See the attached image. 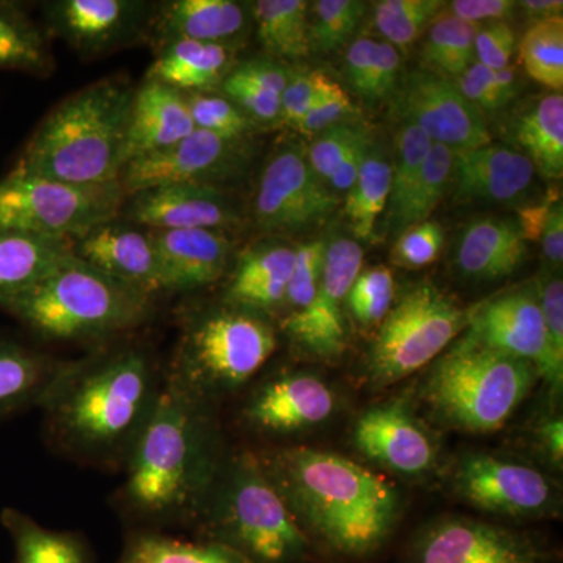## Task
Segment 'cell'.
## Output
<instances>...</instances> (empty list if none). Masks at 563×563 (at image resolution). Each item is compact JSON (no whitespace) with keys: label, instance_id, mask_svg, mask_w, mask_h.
I'll return each instance as SVG.
<instances>
[{"label":"cell","instance_id":"1","mask_svg":"<svg viewBox=\"0 0 563 563\" xmlns=\"http://www.w3.org/2000/svg\"><path fill=\"white\" fill-rule=\"evenodd\" d=\"M165 372L141 343L66 362L40 409L47 442L70 461L122 472L161 396Z\"/></svg>","mask_w":563,"mask_h":563},{"label":"cell","instance_id":"2","mask_svg":"<svg viewBox=\"0 0 563 563\" xmlns=\"http://www.w3.org/2000/svg\"><path fill=\"white\" fill-rule=\"evenodd\" d=\"M217 407L172 380L122 466L114 507L131 529L165 531L195 526L224 461Z\"/></svg>","mask_w":563,"mask_h":563},{"label":"cell","instance_id":"3","mask_svg":"<svg viewBox=\"0 0 563 563\" xmlns=\"http://www.w3.org/2000/svg\"><path fill=\"white\" fill-rule=\"evenodd\" d=\"M257 455L314 553L332 563L368 562L390 542L401 518V495L385 477L314 448Z\"/></svg>","mask_w":563,"mask_h":563},{"label":"cell","instance_id":"4","mask_svg":"<svg viewBox=\"0 0 563 563\" xmlns=\"http://www.w3.org/2000/svg\"><path fill=\"white\" fill-rule=\"evenodd\" d=\"M135 90L128 76L114 74L63 99L40 122L13 168L76 185L120 181Z\"/></svg>","mask_w":563,"mask_h":563},{"label":"cell","instance_id":"5","mask_svg":"<svg viewBox=\"0 0 563 563\" xmlns=\"http://www.w3.org/2000/svg\"><path fill=\"white\" fill-rule=\"evenodd\" d=\"M191 529L250 563H309L314 554L251 450L225 453Z\"/></svg>","mask_w":563,"mask_h":563},{"label":"cell","instance_id":"6","mask_svg":"<svg viewBox=\"0 0 563 563\" xmlns=\"http://www.w3.org/2000/svg\"><path fill=\"white\" fill-rule=\"evenodd\" d=\"M155 299L69 255L0 309L49 342H110L150 320Z\"/></svg>","mask_w":563,"mask_h":563},{"label":"cell","instance_id":"7","mask_svg":"<svg viewBox=\"0 0 563 563\" xmlns=\"http://www.w3.org/2000/svg\"><path fill=\"white\" fill-rule=\"evenodd\" d=\"M539 379L531 363L463 335L433 362L421 396L440 424L466 433L499 431Z\"/></svg>","mask_w":563,"mask_h":563},{"label":"cell","instance_id":"8","mask_svg":"<svg viewBox=\"0 0 563 563\" xmlns=\"http://www.w3.org/2000/svg\"><path fill=\"white\" fill-rule=\"evenodd\" d=\"M277 347L269 318L222 302L187 314L166 379L217 407L250 383Z\"/></svg>","mask_w":563,"mask_h":563},{"label":"cell","instance_id":"9","mask_svg":"<svg viewBox=\"0 0 563 563\" xmlns=\"http://www.w3.org/2000/svg\"><path fill=\"white\" fill-rule=\"evenodd\" d=\"M468 325V312L431 282L404 291L374 336L366 374L388 387L435 361Z\"/></svg>","mask_w":563,"mask_h":563},{"label":"cell","instance_id":"10","mask_svg":"<svg viewBox=\"0 0 563 563\" xmlns=\"http://www.w3.org/2000/svg\"><path fill=\"white\" fill-rule=\"evenodd\" d=\"M121 181L76 185L13 168L0 177V229L74 240L120 218Z\"/></svg>","mask_w":563,"mask_h":563},{"label":"cell","instance_id":"11","mask_svg":"<svg viewBox=\"0 0 563 563\" xmlns=\"http://www.w3.org/2000/svg\"><path fill=\"white\" fill-rule=\"evenodd\" d=\"M450 487L459 501L506 520H543L561 515L558 484L537 466L506 455L481 451L459 455Z\"/></svg>","mask_w":563,"mask_h":563},{"label":"cell","instance_id":"12","mask_svg":"<svg viewBox=\"0 0 563 563\" xmlns=\"http://www.w3.org/2000/svg\"><path fill=\"white\" fill-rule=\"evenodd\" d=\"M543 537L498 523L443 515L413 533L402 563H558Z\"/></svg>","mask_w":563,"mask_h":563},{"label":"cell","instance_id":"13","mask_svg":"<svg viewBox=\"0 0 563 563\" xmlns=\"http://www.w3.org/2000/svg\"><path fill=\"white\" fill-rule=\"evenodd\" d=\"M336 206L339 199L313 173L306 150L290 143L263 166L252 214L263 233L287 235L321 225Z\"/></svg>","mask_w":563,"mask_h":563},{"label":"cell","instance_id":"14","mask_svg":"<svg viewBox=\"0 0 563 563\" xmlns=\"http://www.w3.org/2000/svg\"><path fill=\"white\" fill-rule=\"evenodd\" d=\"M251 139L233 140L195 129L168 150L136 158L122 169L125 195L162 185L221 187L242 177L252 161Z\"/></svg>","mask_w":563,"mask_h":563},{"label":"cell","instance_id":"15","mask_svg":"<svg viewBox=\"0 0 563 563\" xmlns=\"http://www.w3.org/2000/svg\"><path fill=\"white\" fill-rule=\"evenodd\" d=\"M362 265L361 244L344 236L328 242L313 301L302 312L287 314L280 322L282 332L296 350L328 362L343 354L347 346L344 306Z\"/></svg>","mask_w":563,"mask_h":563},{"label":"cell","instance_id":"16","mask_svg":"<svg viewBox=\"0 0 563 563\" xmlns=\"http://www.w3.org/2000/svg\"><path fill=\"white\" fill-rule=\"evenodd\" d=\"M393 103L402 122L420 128L433 144L461 152L492 143L485 114L454 81L433 70L404 74L393 91Z\"/></svg>","mask_w":563,"mask_h":563},{"label":"cell","instance_id":"17","mask_svg":"<svg viewBox=\"0 0 563 563\" xmlns=\"http://www.w3.org/2000/svg\"><path fill=\"white\" fill-rule=\"evenodd\" d=\"M154 7L140 0H51L41 10L47 35L92 60L150 41Z\"/></svg>","mask_w":563,"mask_h":563},{"label":"cell","instance_id":"18","mask_svg":"<svg viewBox=\"0 0 563 563\" xmlns=\"http://www.w3.org/2000/svg\"><path fill=\"white\" fill-rule=\"evenodd\" d=\"M465 335L484 346L531 363L554 396L563 377L555 373L536 285L504 292L468 310Z\"/></svg>","mask_w":563,"mask_h":563},{"label":"cell","instance_id":"19","mask_svg":"<svg viewBox=\"0 0 563 563\" xmlns=\"http://www.w3.org/2000/svg\"><path fill=\"white\" fill-rule=\"evenodd\" d=\"M336 396L317 374H276L251 391L242 407V421L265 437H291L318 428L332 417Z\"/></svg>","mask_w":563,"mask_h":563},{"label":"cell","instance_id":"20","mask_svg":"<svg viewBox=\"0 0 563 563\" xmlns=\"http://www.w3.org/2000/svg\"><path fill=\"white\" fill-rule=\"evenodd\" d=\"M352 446L380 468L421 477L437 463V444L402 399L377 404L354 422Z\"/></svg>","mask_w":563,"mask_h":563},{"label":"cell","instance_id":"21","mask_svg":"<svg viewBox=\"0 0 563 563\" xmlns=\"http://www.w3.org/2000/svg\"><path fill=\"white\" fill-rule=\"evenodd\" d=\"M120 218L151 231L228 232L242 222L229 192L210 185H162L129 195Z\"/></svg>","mask_w":563,"mask_h":563},{"label":"cell","instance_id":"22","mask_svg":"<svg viewBox=\"0 0 563 563\" xmlns=\"http://www.w3.org/2000/svg\"><path fill=\"white\" fill-rule=\"evenodd\" d=\"M73 254L152 299L166 295L151 229L117 218L74 240Z\"/></svg>","mask_w":563,"mask_h":563},{"label":"cell","instance_id":"23","mask_svg":"<svg viewBox=\"0 0 563 563\" xmlns=\"http://www.w3.org/2000/svg\"><path fill=\"white\" fill-rule=\"evenodd\" d=\"M536 168L520 151L484 144L455 152L453 187L457 201L525 206Z\"/></svg>","mask_w":563,"mask_h":563},{"label":"cell","instance_id":"24","mask_svg":"<svg viewBox=\"0 0 563 563\" xmlns=\"http://www.w3.org/2000/svg\"><path fill=\"white\" fill-rule=\"evenodd\" d=\"M161 261L166 292L202 290L222 279L231 261L228 232L152 231Z\"/></svg>","mask_w":563,"mask_h":563},{"label":"cell","instance_id":"25","mask_svg":"<svg viewBox=\"0 0 563 563\" xmlns=\"http://www.w3.org/2000/svg\"><path fill=\"white\" fill-rule=\"evenodd\" d=\"M250 24V7L233 0H169L154 7L150 41L155 47L174 40L232 47Z\"/></svg>","mask_w":563,"mask_h":563},{"label":"cell","instance_id":"26","mask_svg":"<svg viewBox=\"0 0 563 563\" xmlns=\"http://www.w3.org/2000/svg\"><path fill=\"white\" fill-rule=\"evenodd\" d=\"M195 131L184 92L158 81L144 79L133 95L124 166L136 158L168 150Z\"/></svg>","mask_w":563,"mask_h":563},{"label":"cell","instance_id":"27","mask_svg":"<svg viewBox=\"0 0 563 563\" xmlns=\"http://www.w3.org/2000/svg\"><path fill=\"white\" fill-rule=\"evenodd\" d=\"M296 247L280 242L255 244L239 255L222 302L269 318L285 309Z\"/></svg>","mask_w":563,"mask_h":563},{"label":"cell","instance_id":"28","mask_svg":"<svg viewBox=\"0 0 563 563\" xmlns=\"http://www.w3.org/2000/svg\"><path fill=\"white\" fill-rule=\"evenodd\" d=\"M526 258L528 243L512 218H481L470 222L455 243V268L470 280L512 276Z\"/></svg>","mask_w":563,"mask_h":563},{"label":"cell","instance_id":"29","mask_svg":"<svg viewBox=\"0 0 563 563\" xmlns=\"http://www.w3.org/2000/svg\"><path fill=\"white\" fill-rule=\"evenodd\" d=\"M235 65L232 47L174 40L155 47L146 79L180 92L218 91Z\"/></svg>","mask_w":563,"mask_h":563},{"label":"cell","instance_id":"30","mask_svg":"<svg viewBox=\"0 0 563 563\" xmlns=\"http://www.w3.org/2000/svg\"><path fill=\"white\" fill-rule=\"evenodd\" d=\"M66 362L0 339V421L40 407Z\"/></svg>","mask_w":563,"mask_h":563},{"label":"cell","instance_id":"31","mask_svg":"<svg viewBox=\"0 0 563 563\" xmlns=\"http://www.w3.org/2000/svg\"><path fill=\"white\" fill-rule=\"evenodd\" d=\"M73 255V242L0 229V307Z\"/></svg>","mask_w":563,"mask_h":563},{"label":"cell","instance_id":"32","mask_svg":"<svg viewBox=\"0 0 563 563\" xmlns=\"http://www.w3.org/2000/svg\"><path fill=\"white\" fill-rule=\"evenodd\" d=\"M514 136L521 154L536 172L551 180L563 174V96L562 92L542 96L526 107L514 122Z\"/></svg>","mask_w":563,"mask_h":563},{"label":"cell","instance_id":"33","mask_svg":"<svg viewBox=\"0 0 563 563\" xmlns=\"http://www.w3.org/2000/svg\"><path fill=\"white\" fill-rule=\"evenodd\" d=\"M3 528L14 544V563H95L91 544L79 532L44 528L31 515L3 509Z\"/></svg>","mask_w":563,"mask_h":563},{"label":"cell","instance_id":"34","mask_svg":"<svg viewBox=\"0 0 563 563\" xmlns=\"http://www.w3.org/2000/svg\"><path fill=\"white\" fill-rule=\"evenodd\" d=\"M0 70L35 77H47L55 70L49 35L24 5L11 0H0Z\"/></svg>","mask_w":563,"mask_h":563},{"label":"cell","instance_id":"35","mask_svg":"<svg viewBox=\"0 0 563 563\" xmlns=\"http://www.w3.org/2000/svg\"><path fill=\"white\" fill-rule=\"evenodd\" d=\"M310 3L306 0H258L250 7L263 49L274 60H301L312 51Z\"/></svg>","mask_w":563,"mask_h":563},{"label":"cell","instance_id":"36","mask_svg":"<svg viewBox=\"0 0 563 563\" xmlns=\"http://www.w3.org/2000/svg\"><path fill=\"white\" fill-rule=\"evenodd\" d=\"M117 563H250L209 540H185L165 531L131 529Z\"/></svg>","mask_w":563,"mask_h":563},{"label":"cell","instance_id":"37","mask_svg":"<svg viewBox=\"0 0 563 563\" xmlns=\"http://www.w3.org/2000/svg\"><path fill=\"white\" fill-rule=\"evenodd\" d=\"M390 185L391 163L383 147L373 143L366 152L357 179L344 199V214L357 239H373L377 220L387 210Z\"/></svg>","mask_w":563,"mask_h":563},{"label":"cell","instance_id":"38","mask_svg":"<svg viewBox=\"0 0 563 563\" xmlns=\"http://www.w3.org/2000/svg\"><path fill=\"white\" fill-rule=\"evenodd\" d=\"M454 161L453 150L442 144H433L401 214L388 231L391 235L399 236L406 229L431 218L433 210L453 185Z\"/></svg>","mask_w":563,"mask_h":563},{"label":"cell","instance_id":"39","mask_svg":"<svg viewBox=\"0 0 563 563\" xmlns=\"http://www.w3.org/2000/svg\"><path fill=\"white\" fill-rule=\"evenodd\" d=\"M479 27V24L457 20L443 9L428 29L422 60L435 69L433 73L457 79L474 63V38Z\"/></svg>","mask_w":563,"mask_h":563},{"label":"cell","instance_id":"40","mask_svg":"<svg viewBox=\"0 0 563 563\" xmlns=\"http://www.w3.org/2000/svg\"><path fill=\"white\" fill-rule=\"evenodd\" d=\"M520 60L528 76L537 84L562 92L563 88V18L536 22L520 44Z\"/></svg>","mask_w":563,"mask_h":563},{"label":"cell","instance_id":"41","mask_svg":"<svg viewBox=\"0 0 563 563\" xmlns=\"http://www.w3.org/2000/svg\"><path fill=\"white\" fill-rule=\"evenodd\" d=\"M443 0H383L374 7V24L396 49H409L431 27Z\"/></svg>","mask_w":563,"mask_h":563},{"label":"cell","instance_id":"42","mask_svg":"<svg viewBox=\"0 0 563 563\" xmlns=\"http://www.w3.org/2000/svg\"><path fill=\"white\" fill-rule=\"evenodd\" d=\"M433 143L424 132L410 122H402L396 135V157L391 165L390 198L387 203V229L395 221L409 199L415 181L422 168Z\"/></svg>","mask_w":563,"mask_h":563},{"label":"cell","instance_id":"43","mask_svg":"<svg viewBox=\"0 0 563 563\" xmlns=\"http://www.w3.org/2000/svg\"><path fill=\"white\" fill-rule=\"evenodd\" d=\"M195 129L224 136V139L246 140L258 128L220 91L184 92Z\"/></svg>","mask_w":563,"mask_h":563},{"label":"cell","instance_id":"44","mask_svg":"<svg viewBox=\"0 0 563 563\" xmlns=\"http://www.w3.org/2000/svg\"><path fill=\"white\" fill-rule=\"evenodd\" d=\"M368 3L362 0H320L313 3L310 22L312 51L332 52L343 47L357 31Z\"/></svg>","mask_w":563,"mask_h":563},{"label":"cell","instance_id":"45","mask_svg":"<svg viewBox=\"0 0 563 563\" xmlns=\"http://www.w3.org/2000/svg\"><path fill=\"white\" fill-rule=\"evenodd\" d=\"M455 80L462 95L484 114L506 109L518 95V80L512 68L495 70L474 62Z\"/></svg>","mask_w":563,"mask_h":563},{"label":"cell","instance_id":"46","mask_svg":"<svg viewBox=\"0 0 563 563\" xmlns=\"http://www.w3.org/2000/svg\"><path fill=\"white\" fill-rule=\"evenodd\" d=\"M395 301V277L387 266L361 272L347 292L346 307L358 324L372 328L390 312Z\"/></svg>","mask_w":563,"mask_h":563},{"label":"cell","instance_id":"47","mask_svg":"<svg viewBox=\"0 0 563 563\" xmlns=\"http://www.w3.org/2000/svg\"><path fill=\"white\" fill-rule=\"evenodd\" d=\"M372 135L368 128L357 121L342 122L328 131L321 132L307 152V161L313 173L322 181L331 179L333 172L339 168L347 152L365 136Z\"/></svg>","mask_w":563,"mask_h":563},{"label":"cell","instance_id":"48","mask_svg":"<svg viewBox=\"0 0 563 563\" xmlns=\"http://www.w3.org/2000/svg\"><path fill=\"white\" fill-rule=\"evenodd\" d=\"M325 246L328 242L322 239L296 246L295 266L285 299L287 314L302 312L313 301L324 265Z\"/></svg>","mask_w":563,"mask_h":563},{"label":"cell","instance_id":"49","mask_svg":"<svg viewBox=\"0 0 563 563\" xmlns=\"http://www.w3.org/2000/svg\"><path fill=\"white\" fill-rule=\"evenodd\" d=\"M218 91L231 99L258 128L279 125L280 96L261 84L246 79L236 73L235 68L228 74Z\"/></svg>","mask_w":563,"mask_h":563},{"label":"cell","instance_id":"50","mask_svg":"<svg viewBox=\"0 0 563 563\" xmlns=\"http://www.w3.org/2000/svg\"><path fill=\"white\" fill-rule=\"evenodd\" d=\"M444 231L437 221H422L406 229L396 236L391 261L395 265L407 269H418L431 265L439 258L443 250Z\"/></svg>","mask_w":563,"mask_h":563},{"label":"cell","instance_id":"51","mask_svg":"<svg viewBox=\"0 0 563 563\" xmlns=\"http://www.w3.org/2000/svg\"><path fill=\"white\" fill-rule=\"evenodd\" d=\"M548 342H550L551 361L555 373L563 377V282L561 272L544 268L536 280Z\"/></svg>","mask_w":563,"mask_h":563},{"label":"cell","instance_id":"52","mask_svg":"<svg viewBox=\"0 0 563 563\" xmlns=\"http://www.w3.org/2000/svg\"><path fill=\"white\" fill-rule=\"evenodd\" d=\"M328 81L329 77L320 70H290L287 87L282 92L279 125L296 131Z\"/></svg>","mask_w":563,"mask_h":563},{"label":"cell","instance_id":"53","mask_svg":"<svg viewBox=\"0 0 563 563\" xmlns=\"http://www.w3.org/2000/svg\"><path fill=\"white\" fill-rule=\"evenodd\" d=\"M357 113L350 96L336 81L329 79L320 98L296 129L302 135L317 136L333 125L342 122L355 121L352 117Z\"/></svg>","mask_w":563,"mask_h":563},{"label":"cell","instance_id":"54","mask_svg":"<svg viewBox=\"0 0 563 563\" xmlns=\"http://www.w3.org/2000/svg\"><path fill=\"white\" fill-rule=\"evenodd\" d=\"M517 51V35L507 21L487 22L479 27L474 38V62L487 68H510Z\"/></svg>","mask_w":563,"mask_h":563},{"label":"cell","instance_id":"55","mask_svg":"<svg viewBox=\"0 0 563 563\" xmlns=\"http://www.w3.org/2000/svg\"><path fill=\"white\" fill-rule=\"evenodd\" d=\"M401 52L387 41H377L372 79L363 98L366 102L384 101L395 91L401 79Z\"/></svg>","mask_w":563,"mask_h":563},{"label":"cell","instance_id":"56","mask_svg":"<svg viewBox=\"0 0 563 563\" xmlns=\"http://www.w3.org/2000/svg\"><path fill=\"white\" fill-rule=\"evenodd\" d=\"M517 9L518 2L514 0H454L444 5L457 20L479 25L510 20Z\"/></svg>","mask_w":563,"mask_h":563},{"label":"cell","instance_id":"57","mask_svg":"<svg viewBox=\"0 0 563 563\" xmlns=\"http://www.w3.org/2000/svg\"><path fill=\"white\" fill-rule=\"evenodd\" d=\"M376 47L377 40L363 36L355 40L347 49L346 62H344L347 81L362 98H365L369 79H372Z\"/></svg>","mask_w":563,"mask_h":563},{"label":"cell","instance_id":"58","mask_svg":"<svg viewBox=\"0 0 563 563\" xmlns=\"http://www.w3.org/2000/svg\"><path fill=\"white\" fill-rule=\"evenodd\" d=\"M558 202H561V191L558 188H551L544 195L542 201L521 206L518 209L517 222L520 225L521 233H523L526 243H540L544 228H547L548 220H550L551 210Z\"/></svg>","mask_w":563,"mask_h":563},{"label":"cell","instance_id":"59","mask_svg":"<svg viewBox=\"0 0 563 563\" xmlns=\"http://www.w3.org/2000/svg\"><path fill=\"white\" fill-rule=\"evenodd\" d=\"M536 444L544 461L561 472L563 463V421L561 417L544 418L540 422L536 431Z\"/></svg>","mask_w":563,"mask_h":563},{"label":"cell","instance_id":"60","mask_svg":"<svg viewBox=\"0 0 563 563\" xmlns=\"http://www.w3.org/2000/svg\"><path fill=\"white\" fill-rule=\"evenodd\" d=\"M542 254L547 268L561 272L563 262V207L562 202L555 203L551 210L550 220L544 228L542 239Z\"/></svg>","mask_w":563,"mask_h":563},{"label":"cell","instance_id":"61","mask_svg":"<svg viewBox=\"0 0 563 563\" xmlns=\"http://www.w3.org/2000/svg\"><path fill=\"white\" fill-rule=\"evenodd\" d=\"M373 146L372 135L365 136L347 152L344 161L340 163L339 168L333 172L329 179V188L333 191H347L357 179L358 173L365 161L366 152Z\"/></svg>","mask_w":563,"mask_h":563},{"label":"cell","instance_id":"62","mask_svg":"<svg viewBox=\"0 0 563 563\" xmlns=\"http://www.w3.org/2000/svg\"><path fill=\"white\" fill-rule=\"evenodd\" d=\"M518 9L523 10L526 18L536 24V22L562 16L563 2L561 0H525V2H518Z\"/></svg>","mask_w":563,"mask_h":563}]
</instances>
